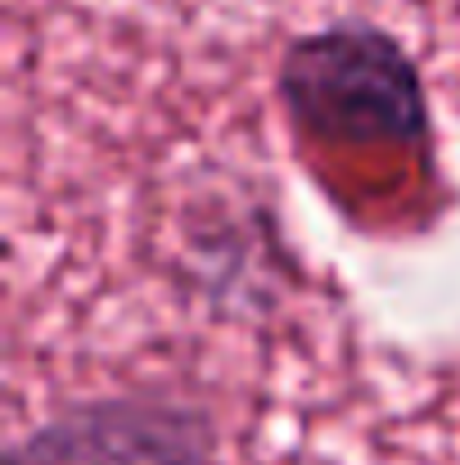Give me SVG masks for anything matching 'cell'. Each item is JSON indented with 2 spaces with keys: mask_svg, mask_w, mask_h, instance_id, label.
Here are the masks:
<instances>
[{
  "mask_svg": "<svg viewBox=\"0 0 460 465\" xmlns=\"http://www.w3.org/2000/svg\"><path fill=\"white\" fill-rule=\"evenodd\" d=\"M280 100L307 141L352 154H397L429 141L425 77L406 45L370 23L299 36L280 64Z\"/></svg>",
  "mask_w": 460,
  "mask_h": 465,
  "instance_id": "cell-1",
  "label": "cell"
},
{
  "mask_svg": "<svg viewBox=\"0 0 460 465\" xmlns=\"http://www.w3.org/2000/svg\"><path fill=\"white\" fill-rule=\"evenodd\" d=\"M9 465H221L212 430L167 402L109 398L86 402L32 439H23Z\"/></svg>",
  "mask_w": 460,
  "mask_h": 465,
  "instance_id": "cell-2",
  "label": "cell"
}]
</instances>
